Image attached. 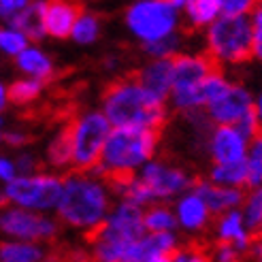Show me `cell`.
Returning a JSON list of instances; mask_svg holds the SVG:
<instances>
[{
    "label": "cell",
    "mask_w": 262,
    "mask_h": 262,
    "mask_svg": "<svg viewBox=\"0 0 262 262\" xmlns=\"http://www.w3.org/2000/svg\"><path fill=\"white\" fill-rule=\"evenodd\" d=\"M102 115L113 128L139 126L160 130L166 124V102L143 90L133 75L117 79L104 88Z\"/></svg>",
    "instance_id": "obj_1"
},
{
    "label": "cell",
    "mask_w": 262,
    "mask_h": 262,
    "mask_svg": "<svg viewBox=\"0 0 262 262\" xmlns=\"http://www.w3.org/2000/svg\"><path fill=\"white\" fill-rule=\"evenodd\" d=\"M58 217L73 228L92 230L109 215V190L85 173H73L64 179L58 203Z\"/></svg>",
    "instance_id": "obj_2"
},
{
    "label": "cell",
    "mask_w": 262,
    "mask_h": 262,
    "mask_svg": "<svg viewBox=\"0 0 262 262\" xmlns=\"http://www.w3.org/2000/svg\"><path fill=\"white\" fill-rule=\"evenodd\" d=\"M160 141V130L139 128V126H124L111 128V133L104 141L100 154L102 171H130L147 164Z\"/></svg>",
    "instance_id": "obj_3"
},
{
    "label": "cell",
    "mask_w": 262,
    "mask_h": 262,
    "mask_svg": "<svg viewBox=\"0 0 262 262\" xmlns=\"http://www.w3.org/2000/svg\"><path fill=\"white\" fill-rule=\"evenodd\" d=\"M254 24L252 19L220 15L207 28V54L217 64H241L252 58Z\"/></svg>",
    "instance_id": "obj_4"
},
{
    "label": "cell",
    "mask_w": 262,
    "mask_h": 262,
    "mask_svg": "<svg viewBox=\"0 0 262 262\" xmlns=\"http://www.w3.org/2000/svg\"><path fill=\"white\" fill-rule=\"evenodd\" d=\"M109 120L102 111L83 113L71 124V145H73V166L77 173H88L100 162V154L111 133Z\"/></svg>",
    "instance_id": "obj_5"
},
{
    "label": "cell",
    "mask_w": 262,
    "mask_h": 262,
    "mask_svg": "<svg viewBox=\"0 0 262 262\" xmlns=\"http://www.w3.org/2000/svg\"><path fill=\"white\" fill-rule=\"evenodd\" d=\"M126 26L145 45L173 34L179 26V17L177 11L164 0H137L126 11Z\"/></svg>",
    "instance_id": "obj_6"
},
{
    "label": "cell",
    "mask_w": 262,
    "mask_h": 262,
    "mask_svg": "<svg viewBox=\"0 0 262 262\" xmlns=\"http://www.w3.org/2000/svg\"><path fill=\"white\" fill-rule=\"evenodd\" d=\"M62 188H64V179L49 173L15 177L13 181L5 183L9 203L36 213H45L56 209L62 196Z\"/></svg>",
    "instance_id": "obj_7"
},
{
    "label": "cell",
    "mask_w": 262,
    "mask_h": 262,
    "mask_svg": "<svg viewBox=\"0 0 262 262\" xmlns=\"http://www.w3.org/2000/svg\"><path fill=\"white\" fill-rule=\"evenodd\" d=\"M0 232L5 237L26 243L51 241L58 234V222L21 207H3L0 209Z\"/></svg>",
    "instance_id": "obj_8"
},
{
    "label": "cell",
    "mask_w": 262,
    "mask_h": 262,
    "mask_svg": "<svg viewBox=\"0 0 262 262\" xmlns=\"http://www.w3.org/2000/svg\"><path fill=\"white\" fill-rule=\"evenodd\" d=\"M139 179L151 190L154 199H171L194 186V177H190L186 171L156 160L143 164Z\"/></svg>",
    "instance_id": "obj_9"
},
{
    "label": "cell",
    "mask_w": 262,
    "mask_h": 262,
    "mask_svg": "<svg viewBox=\"0 0 262 262\" xmlns=\"http://www.w3.org/2000/svg\"><path fill=\"white\" fill-rule=\"evenodd\" d=\"M230 81L226 79L220 71L209 75L203 83H199L194 90L188 92H171V100L173 107L177 111H194V109H207L209 104H213L217 98H222L230 90Z\"/></svg>",
    "instance_id": "obj_10"
},
{
    "label": "cell",
    "mask_w": 262,
    "mask_h": 262,
    "mask_svg": "<svg viewBox=\"0 0 262 262\" xmlns=\"http://www.w3.org/2000/svg\"><path fill=\"white\" fill-rule=\"evenodd\" d=\"M171 62H173V92L194 90L209 75L220 71V64L209 54H199V56L177 54Z\"/></svg>",
    "instance_id": "obj_11"
},
{
    "label": "cell",
    "mask_w": 262,
    "mask_h": 262,
    "mask_svg": "<svg viewBox=\"0 0 262 262\" xmlns=\"http://www.w3.org/2000/svg\"><path fill=\"white\" fill-rule=\"evenodd\" d=\"M254 107V98L243 85H230L222 98L207 107L209 120L217 126H234L241 117Z\"/></svg>",
    "instance_id": "obj_12"
},
{
    "label": "cell",
    "mask_w": 262,
    "mask_h": 262,
    "mask_svg": "<svg viewBox=\"0 0 262 262\" xmlns=\"http://www.w3.org/2000/svg\"><path fill=\"white\" fill-rule=\"evenodd\" d=\"M190 192H194L199 199L207 205L209 213L222 215L226 211H232L243 205L245 194L239 188H224V186H215L211 181L205 179H194V186L190 188Z\"/></svg>",
    "instance_id": "obj_13"
},
{
    "label": "cell",
    "mask_w": 262,
    "mask_h": 262,
    "mask_svg": "<svg viewBox=\"0 0 262 262\" xmlns=\"http://www.w3.org/2000/svg\"><path fill=\"white\" fill-rule=\"evenodd\" d=\"M81 13L83 7L79 5V0H47L45 34L54 38H69Z\"/></svg>",
    "instance_id": "obj_14"
},
{
    "label": "cell",
    "mask_w": 262,
    "mask_h": 262,
    "mask_svg": "<svg viewBox=\"0 0 262 262\" xmlns=\"http://www.w3.org/2000/svg\"><path fill=\"white\" fill-rule=\"evenodd\" d=\"M211 158L215 164H232L245 160L247 141L234 126H217L211 135Z\"/></svg>",
    "instance_id": "obj_15"
},
{
    "label": "cell",
    "mask_w": 262,
    "mask_h": 262,
    "mask_svg": "<svg viewBox=\"0 0 262 262\" xmlns=\"http://www.w3.org/2000/svg\"><path fill=\"white\" fill-rule=\"evenodd\" d=\"M171 60H154L147 67H143L141 71L133 75L143 90H147L151 96H156L162 102H166V98L173 92V62Z\"/></svg>",
    "instance_id": "obj_16"
},
{
    "label": "cell",
    "mask_w": 262,
    "mask_h": 262,
    "mask_svg": "<svg viewBox=\"0 0 262 262\" xmlns=\"http://www.w3.org/2000/svg\"><path fill=\"white\" fill-rule=\"evenodd\" d=\"M45 7L47 0H32V3L15 13L7 24L9 28L19 30L28 41H43L45 34Z\"/></svg>",
    "instance_id": "obj_17"
},
{
    "label": "cell",
    "mask_w": 262,
    "mask_h": 262,
    "mask_svg": "<svg viewBox=\"0 0 262 262\" xmlns=\"http://www.w3.org/2000/svg\"><path fill=\"white\" fill-rule=\"evenodd\" d=\"M209 209L207 205L196 196L194 192L181 196L179 203H177V211H175V217H177V226H181L183 230L188 232H199L207 226L209 222Z\"/></svg>",
    "instance_id": "obj_18"
},
{
    "label": "cell",
    "mask_w": 262,
    "mask_h": 262,
    "mask_svg": "<svg viewBox=\"0 0 262 262\" xmlns=\"http://www.w3.org/2000/svg\"><path fill=\"white\" fill-rule=\"evenodd\" d=\"M15 67L28 75L30 79H38L43 83L54 75V62L38 47H26L19 56H15Z\"/></svg>",
    "instance_id": "obj_19"
},
{
    "label": "cell",
    "mask_w": 262,
    "mask_h": 262,
    "mask_svg": "<svg viewBox=\"0 0 262 262\" xmlns=\"http://www.w3.org/2000/svg\"><path fill=\"white\" fill-rule=\"evenodd\" d=\"M186 17L192 30L209 28L222 15V0H186Z\"/></svg>",
    "instance_id": "obj_20"
},
{
    "label": "cell",
    "mask_w": 262,
    "mask_h": 262,
    "mask_svg": "<svg viewBox=\"0 0 262 262\" xmlns=\"http://www.w3.org/2000/svg\"><path fill=\"white\" fill-rule=\"evenodd\" d=\"M49 254L36 243L3 241L0 243V262H47Z\"/></svg>",
    "instance_id": "obj_21"
},
{
    "label": "cell",
    "mask_w": 262,
    "mask_h": 262,
    "mask_svg": "<svg viewBox=\"0 0 262 262\" xmlns=\"http://www.w3.org/2000/svg\"><path fill=\"white\" fill-rule=\"evenodd\" d=\"M209 181L215 186H224V188H239L247 186V166L245 160L241 162H232V164H213L209 171Z\"/></svg>",
    "instance_id": "obj_22"
},
{
    "label": "cell",
    "mask_w": 262,
    "mask_h": 262,
    "mask_svg": "<svg viewBox=\"0 0 262 262\" xmlns=\"http://www.w3.org/2000/svg\"><path fill=\"white\" fill-rule=\"evenodd\" d=\"M47 162L54 168L73 166V145H71V124L60 128V133L47 147Z\"/></svg>",
    "instance_id": "obj_23"
},
{
    "label": "cell",
    "mask_w": 262,
    "mask_h": 262,
    "mask_svg": "<svg viewBox=\"0 0 262 262\" xmlns=\"http://www.w3.org/2000/svg\"><path fill=\"white\" fill-rule=\"evenodd\" d=\"M245 166H247V188H262V130L247 143L245 154Z\"/></svg>",
    "instance_id": "obj_24"
},
{
    "label": "cell",
    "mask_w": 262,
    "mask_h": 262,
    "mask_svg": "<svg viewBox=\"0 0 262 262\" xmlns=\"http://www.w3.org/2000/svg\"><path fill=\"white\" fill-rule=\"evenodd\" d=\"M143 226L145 232H173L177 228V217L168 207L156 205L143 213Z\"/></svg>",
    "instance_id": "obj_25"
},
{
    "label": "cell",
    "mask_w": 262,
    "mask_h": 262,
    "mask_svg": "<svg viewBox=\"0 0 262 262\" xmlns=\"http://www.w3.org/2000/svg\"><path fill=\"white\" fill-rule=\"evenodd\" d=\"M215 230H217V239L222 243H234L239 237H243L247 230H245L243 215H241L239 209H232V211L222 213L220 220H217Z\"/></svg>",
    "instance_id": "obj_26"
},
{
    "label": "cell",
    "mask_w": 262,
    "mask_h": 262,
    "mask_svg": "<svg viewBox=\"0 0 262 262\" xmlns=\"http://www.w3.org/2000/svg\"><path fill=\"white\" fill-rule=\"evenodd\" d=\"M241 215H243L245 230L252 237H256V232L262 228V188H256L245 196Z\"/></svg>",
    "instance_id": "obj_27"
},
{
    "label": "cell",
    "mask_w": 262,
    "mask_h": 262,
    "mask_svg": "<svg viewBox=\"0 0 262 262\" xmlns=\"http://www.w3.org/2000/svg\"><path fill=\"white\" fill-rule=\"evenodd\" d=\"M43 92V81L38 79H15L11 85H7V94H9V102L15 104H28L32 100H36Z\"/></svg>",
    "instance_id": "obj_28"
},
{
    "label": "cell",
    "mask_w": 262,
    "mask_h": 262,
    "mask_svg": "<svg viewBox=\"0 0 262 262\" xmlns=\"http://www.w3.org/2000/svg\"><path fill=\"white\" fill-rule=\"evenodd\" d=\"M98 34H100V21H98V17L94 15V13L83 11L79 15V19H77L75 26H73V32H71L73 41L77 45H90V43L96 41Z\"/></svg>",
    "instance_id": "obj_29"
},
{
    "label": "cell",
    "mask_w": 262,
    "mask_h": 262,
    "mask_svg": "<svg viewBox=\"0 0 262 262\" xmlns=\"http://www.w3.org/2000/svg\"><path fill=\"white\" fill-rule=\"evenodd\" d=\"M179 45H181V36L177 32H173V34L160 38V41L145 43L143 45V51H145V54L149 58H154V60H171V58L177 56Z\"/></svg>",
    "instance_id": "obj_30"
},
{
    "label": "cell",
    "mask_w": 262,
    "mask_h": 262,
    "mask_svg": "<svg viewBox=\"0 0 262 262\" xmlns=\"http://www.w3.org/2000/svg\"><path fill=\"white\" fill-rule=\"evenodd\" d=\"M28 43L30 41L19 30H13V28H9V26L7 28H0V51H3V54L15 58L26 47H30Z\"/></svg>",
    "instance_id": "obj_31"
},
{
    "label": "cell",
    "mask_w": 262,
    "mask_h": 262,
    "mask_svg": "<svg viewBox=\"0 0 262 262\" xmlns=\"http://www.w3.org/2000/svg\"><path fill=\"white\" fill-rule=\"evenodd\" d=\"M124 201H128V203H133V205H137V207H147V205H151L156 199H154V194H151V190L143 183L139 177H135L133 181H130V186L126 188V192H124Z\"/></svg>",
    "instance_id": "obj_32"
},
{
    "label": "cell",
    "mask_w": 262,
    "mask_h": 262,
    "mask_svg": "<svg viewBox=\"0 0 262 262\" xmlns=\"http://www.w3.org/2000/svg\"><path fill=\"white\" fill-rule=\"evenodd\" d=\"M171 260L173 262H211V256H209V252L203 245L190 243V245L177 247V250L171 254Z\"/></svg>",
    "instance_id": "obj_33"
},
{
    "label": "cell",
    "mask_w": 262,
    "mask_h": 262,
    "mask_svg": "<svg viewBox=\"0 0 262 262\" xmlns=\"http://www.w3.org/2000/svg\"><path fill=\"white\" fill-rule=\"evenodd\" d=\"M258 0H222V15L228 17H243L247 13H254Z\"/></svg>",
    "instance_id": "obj_34"
},
{
    "label": "cell",
    "mask_w": 262,
    "mask_h": 262,
    "mask_svg": "<svg viewBox=\"0 0 262 262\" xmlns=\"http://www.w3.org/2000/svg\"><path fill=\"white\" fill-rule=\"evenodd\" d=\"M234 128H237V133H239L247 143H250V141L260 133V122H258V117H256L254 107L247 111L237 124H234Z\"/></svg>",
    "instance_id": "obj_35"
},
{
    "label": "cell",
    "mask_w": 262,
    "mask_h": 262,
    "mask_svg": "<svg viewBox=\"0 0 262 262\" xmlns=\"http://www.w3.org/2000/svg\"><path fill=\"white\" fill-rule=\"evenodd\" d=\"M241 258H243V256H241L237 250H234L230 243H222V241H217L215 252H213V256H211L213 262H241Z\"/></svg>",
    "instance_id": "obj_36"
},
{
    "label": "cell",
    "mask_w": 262,
    "mask_h": 262,
    "mask_svg": "<svg viewBox=\"0 0 262 262\" xmlns=\"http://www.w3.org/2000/svg\"><path fill=\"white\" fill-rule=\"evenodd\" d=\"M32 3V0H0V19L9 21L15 13H19L21 9H26Z\"/></svg>",
    "instance_id": "obj_37"
},
{
    "label": "cell",
    "mask_w": 262,
    "mask_h": 262,
    "mask_svg": "<svg viewBox=\"0 0 262 262\" xmlns=\"http://www.w3.org/2000/svg\"><path fill=\"white\" fill-rule=\"evenodd\" d=\"M15 171H17V177H30V175H36L38 173V164L34 160V156L30 154H21L19 158L15 160Z\"/></svg>",
    "instance_id": "obj_38"
},
{
    "label": "cell",
    "mask_w": 262,
    "mask_h": 262,
    "mask_svg": "<svg viewBox=\"0 0 262 262\" xmlns=\"http://www.w3.org/2000/svg\"><path fill=\"white\" fill-rule=\"evenodd\" d=\"M17 177V171H15V162L0 156V181L3 183H9Z\"/></svg>",
    "instance_id": "obj_39"
},
{
    "label": "cell",
    "mask_w": 262,
    "mask_h": 262,
    "mask_svg": "<svg viewBox=\"0 0 262 262\" xmlns=\"http://www.w3.org/2000/svg\"><path fill=\"white\" fill-rule=\"evenodd\" d=\"M3 141L11 147H21V145H26V143L30 141V137L24 135V133H17V130H13V133H5Z\"/></svg>",
    "instance_id": "obj_40"
},
{
    "label": "cell",
    "mask_w": 262,
    "mask_h": 262,
    "mask_svg": "<svg viewBox=\"0 0 262 262\" xmlns=\"http://www.w3.org/2000/svg\"><path fill=\"white\" fill-rule=\"evenodd\" d=\"M252 58L262 62V26H254V43H252Z\"/></svg>",
    "instance_id": "obj_41"
},
{
    "label": "cell",
    "mask_w": 262,
    "mask_h": 262,
    "mask_svg": "<svg viewBox=\"0 0 262 262\" xmlns=\"http://www.w3.org/2000/svg\"><path fill=\"white\" fill-rule=\"evenodd\" d=\"M250 254H252V258H254L256 262H262V241H256V239H254V245H252Z\"/></svg>",
    "instance_id": "obj_42"
},
{
    "label": "cell",
    "mask_w": 262,
    "mask_h": 262,
    "mask_svg": "<svg viewBox=\"0 0 262 262\" xmlns=\"http://www.w3.org/2000/svg\"><path fill=\"white\" fill-rule=\"evenodd\" d=\"M9 104V94H7V85L0 83V111H5Z\"/></svg>",
    "instance_id": "obj_43"
},
{
    "label": "cell",
    "mask_w": 262,
    "mask_h": 262,
    "mask_svg": "<svg viewBox=\"0 0 262 262\" xmlns=\"http://www.w3.org/2000/svg\"><path fill=\"white\" fill-rule=\"evenodd\" d=\"M254 26H262V0H258V5L254 9V17H252Z\"/></svg>",
    "instance_id": "obj_44"
},
{
    "label": "cell",
    "mask_w": 262,
    "mask_h": 262,
    "mask_svg": "<svg viewBox=\"0 0 262 262\" xmlns=\"http://www.w3.org/2000/svg\"><path fill=\"white\" fill-rule=\"evenodd\" d=\"M254 111H256V117H258V122H260V130H262V94L258 96V100L254 104Z\"/></svg>",
    "instance_id": "obj_45"
},
{
    "label": "cell",
    "mask_w": 262,
    "mask_h": 262,
    "mask_svg": "<svg viewBox=\"0 0 262 262\" xmlns=\"http://www.w3.org/2000/svg\"><path fill=\"white\" fill-rule=\"evenodd\" d=\"M164 3H168V5H171L175 11H177V9H183V7H186V0H164Z\"/></svg>",
    "instance_id": "obj_46"
},
{
    "label": "cell",
    "mask_w": 262,
    "mask_h": 262,
    "mask_svg": "<svg viewBox=\"0 0 262 262\" xmlns=\"http://www.w3.org/2000/svg\"><path fill=\"white\" fill-rule=\"evenodd\" d=\"M9 205V199H7V192H5V186H0V209Z\"/></svg>",
    "instance_id": "obj_47"
},
{
    "label": "cell",
    "mask_w": 262,
    "mask_h": 262,
    "mask_svg": "<svg viewBox=\"0 0 262 262\" xmlns=\"http://www.w3.org/2000/svg\"><path fill=\"white\" fill-rule=\"evenodd\" d=\"M143 262H173L171 256H158V258H149V260H143Z\"/></svg>",
    "instance_id": "obj_48"
},
{
    "label": "cell",
    "mask_w": 262,
    "mask_h": 262,
    "mask_svg": "<svg viewBox=\"0 0 262 262\" xmlns=\"http://www.w3.org/2000/svg\"><path fill=\"white\" fill-rule=\"evenodd\" d=\"M3 126H5V122H3V117H0V143H3V137H5V133H3Z\"/></svg>",
    "instance_id": "obj_49"
},
{
    "label": "cell",
    "mask_w": 262,
    "mask_h": 262,
    "mask_svg": "<svg viewBox=\"0 0 262 262\" xmlns=\"http://www.w3.org/2000/svg\"><path fill=\"white\" fill-rule=\"evenodd\" d=\"M254 239H256V241H262V228L256 232V237H254Z\"/></svg>",
    "instance_id": "obj_50"
}]
</instances>
